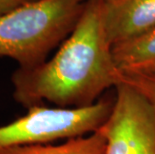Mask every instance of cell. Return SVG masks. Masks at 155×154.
I'll return each mask as SVG.
<instances>
[{
  "label": "cell",
  "instance_id": "5",
  "mask_svg": "<svg viewBox=\"0 0 155 154\" xmlns=\"http://www.w3.org/2000/svg\"><path fill=\"white\" fill-rule=\"evenodd\" d=\"M103 22L112 45L155 27V0H103Z\"/></svg>",
  "mask_w": 155,
  "mask_h": 154
},
{
  "label": "cell",
  "instance_id": "2",
  "mask_svg": "<svg viewBox=\"0 0 155 154\" xmlns=\"http://www.w3.org/2000/svg\"><path fill=\"white\" fill-rule=\"evenodd\" d=\"M86 0H32L0 16V57L32 68L66 39Z\"/></svg>",
  "mask_w": 155,
  "mask_h": 154
},
{
  "label": "cell",
  "instance_id": "9",
  "mask_svg": "<svg viewBox=\"0 0 155 154\" xmlns=\"http://www.w3.org/2000/svg\"><path fill=\"white\" fill-rule=\"evenodd\" d=\"M32 0H0V16Z\"/></svg>",
  "mask_w": 155,
  "mask_h": 154
},
{
  "label": "cell",
  "instance_id": "8",
  "mask_svg": "<svg viewBox=\"0 0 155 154\" xmlns=\"http://www.w3.org/2000/svg\"><path fill=\"white\" fill-rule=\"evenodd\" d=\"M121 81L129 84L134 89L139 91L149 101L155 112V76L121 73L120 82Z\"/></svg>",
  "mask_w": 155,
  "mask_h": 154
},
{
  "label": "cell",
  "instance_id": "3",
  "mask_svg": "<svg viewBox=\"0 0 155 154\" xmlns=\"http://www.w3.org/2000/svg\"><path fill=\"white\" fill-rule=\"evenodd\" d=\"M113 102L114 97L107 96L84 107H28L25 115L0 126V148L47 144L90 134L108 118Z\"/></svg>",
  "mask_w": 155,
  "mask_h": 154
},
{
  "label": "cell",
  "instance_id": "1",
  "mask_svg": "<svg viewBox=\"0 0 155 154\" xmlns=\"http://www.w3.org/2000/svg\"><path fill=\"white\" fill-rule=\"evenodd\" d=\"M103 22V0H86L74 29L49 60L11 75L13 98L23 107L52 103L84 107L120 83Z\"/></svg>",
  "mask_w": 155,
  "mask_h": 154
},
{
  "label": "cell",
  "instance_id": "4",
  "mask_svg": "<svg viewBox=\"0 0 155 154\" xmlns=\"http://www.w3.org/2000/svg\"><path fill=\"white\" fill-rule=\"evenodd\" d=\"M106 140L105 154H155V112L129 84L115 87L112 110L98 128Z\"/></svg>",
  "mask_w": 155,
  "mask_h": 154
},
{
  "label": "cell",
  "instance_id": "6",
  "mask_svg": "<svg viewBox=\"0 0 155 154\" xmlns=\"http://www.w3.org/2000/svg\"><path fill=\"white\" fill-rule=\"evenodd\" d=\"M112 51L121 73L155 76V27L114 44Z\"/></svg>",
  "mask_w": 155,
  "mask_h": 154
},
{
  "label": "cell",
  "instance_id": "7",
  "mask_svg": "<svg viewBox=\"0 0 155 154\" xmlns=\"http://www.w3.org/2000/svg\"><path fill=\"white\" fill-rule=\"evenodd\" d=\"M106 140L99 130L83 136L65 140L54 145L33 144L0 148V154H105Z\"/></svg>",
  "mask_w": 155,
  "mask_h": 154
}]
</instances>
